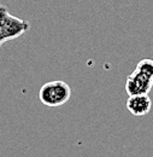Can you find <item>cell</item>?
<instances>
[{"label":"cell","mask_w":153,"mask_h":157,"mask_svg":"<svg viewBox=\"0 0 153 157\" xmlns=\"http://www.w3.org/2000/svg\"><path fill=\"white\" fill-rule=\"evenodd\" d=\"M152 108V100L148 94L129 96L127 100V109L134 116H145Z\"/></svg>","instance_id":"4"},{"label":"cell","mask_w":153,"mask_h":157,"mask_svg":"<svg viewBox=\"0 0 153 157\" xmlns=\"http://www.w3.org/2000/svg\"><path fill=\"white\" fill-rule=\"evenodd\" d=\"M71 97V88L70 86L62 80L50 81L41 86L39 91L40 101L51 108L60 106L65 104Z\"/></svg>","instance_id":"2"},{"label":"cell","mask_w":153,"mask_h":157,"mask_svg":"<svg viewBox=\"0 0 153 157\" xmlns=\"http://www.w3.org/2000/svg\"><path fill=\"white\" fill-rule=\"evenodd\" d=\"M153 80L146 76L145 74L140 73L135 69L134 71L127 78L125 82V91L129 96L135 94H148V92L152 90Z\"/></svg>","instance_id":"3"},{"label":"cell","mask_w":153,"mask_h":157,"mask_svg":"<svg viewBox=\"0 0 153 157\" xmlns=\"http://www.w3.org/2000/svg\"><path fill=\"white\" fill-rule=\"evenodd\" d=\"M135 69L153 80V59L145 58L142 60H140Z\"/></svg>","instance_id":"5"},{"label":"cell","mask_w":153,"mask_h":157,"mask_svg":"<svg viewBox=\"0 0 153 157\" xmlns=\"http://www.w3.org/2000/svg\"><path fill=\"white\" fill-rule=\"evenodd\" d=\"M30 28L29 22L18 18L9 12L5 5L0 4V47L10 41L25 34Z\"/></svg>","instance_id":"1"}]
</instances>
